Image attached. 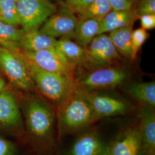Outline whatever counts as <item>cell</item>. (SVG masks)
Here are the masks:
<instances>
[{
	"instance_id": "7c38bea8",
	"label": "cell",
	"mask_w": 155,
	"mask_h": 155,
	"mask_svg": "<svg viewBox=\"0 0 155 155\" xmlns=\"http://www.w3.org/2000/svg\"><path fill=\"white\" fill-rule=\"evenodd\" d=\"M84 91L98 120L106 117L126 114L130 110L129 104L125 100L97 92Z\"/></svg>"
},
{
	"instance_id": "ba28073f",
	"label": "cell",
	"mask_w": 155,
	"mask_h": 155,
	"mask_svg": "<svg viewBox=\"0 0 155 155\" xmlns=\"http://www.w3.org/2000/svg\"><path fill=\"white\" fill-rule=\"evenodd\" d=\"M86 58L84 66L91 70L109 67L116 64L121 55L105 33L95 36L86 48Z\"/></svg>"
},
{
	"instance_id": "d4e9b609",
	"label": "cell",
	"mask_w": 155,
	"mask_h": 155,
	"mask_svg": "<svg viewBox=\"0 0 155 155\" xmlns=\"http://www.w3.org/2000/svg\"><path fill=\"white\" fill-rule=\"evenodd\" d=\"M94 0H65L63 4L79 15Z\"/></svg>"
},
{
	"instance_id": "e0dca14e",
	"label": "cell",
	"mask_w": 155,
	"mask_h": 155,
	"mask_svg": "<svg viewBox=\"0 0 155 155\" xmlns=\"http://www.w3.org/2000/svg\"><path fill=\"white\" fill-rule=\"evenodd\" d=\"M133 25L119 28L109 35L118 53L127 59L133 61L136 58L132 43Z\"/></svg>"
},
{
	"instance_id": "8992f818",
	"label": "cell",
	"mask_w": 155,
	"mask_h": 155,
	"mask_svg": "<svg viewBox=\"0 0 155 155\" xmlns=\"http://www.w3.org/2000/svg\"><path fill=\"white\" fill-rule=\"evenodd\" d=\"M20 27L26 33L38 31L57 8L51 0H21L17 2Z\"/></svg>"
},
{
	"instance_id": "f546056e",
	"label": "cell",
	"mask_w": 155,
	"mask_h": 155,
	"mask_svg": "<svg viewBox=\"0 0 155 155\" xmlns=\"http://www.w3.org/2000/svg\"><path fill=\"white\" fill-rule=\"evenodd\" d=\"M6 85H7V84H6L5 81L4 80V78L2 77L0 75V92L5 87Z\"/></svg>"
},
{
	"instance_id": "d6986e66",
	"label": "cell",
	"mask_w": 155,
	"mask_h": 155,
	"mask_svg": "<svg viewBox=\"0 0 155 155\" xmlns=\"http://www.w3.org/2000/svg\"><path fill=\"white\" fill-rule=\"evenodd\" d=\"M125 90L142 106L155 107V81L132 83L128 85Z\"/></svg>"
},
{
	"instance_id": "3957f363",
	"label": "cell",
	"mask_w": 155,
	"mask_h": 155,
	"mask_svg": "<svg viewBox=\"0 0 155 155\" xmlns=\"http://www.w3.org/2000/svg\"><path fill=\"white\" fill-rule=\"evenodd\" d=\"M27 61L36 90L56 110L64 104L77 89L75 77L47 71Z\"/></svg>"
},
{
	"instance_id": "ffe728a7",
	"label": "cell",
	"mask_w": 155,
	"mask_h": 155,
	"mask_svg": "<svg viewBox=\"0 0 155 155\" xmlns=\"http://www.w3.org/2000/svg\"><path fill=\"white\" fill-rule=\"evenodd\" d=\"M55 48L77 66L84 65L86 58V48L70 39L61 38L57 40Z\"/></svg>"
},
{
	"instance_id": "1f68e13d",
	"label": "cell",
	"mask_w": 155,
	"mask_h": 155,
	"mask_svg": "<svg viewBox=\"0 0 155 155\" xmlns=\"http://www.w3.org/2000/svg\"><path fill=\"white\" fill-rule=\"evenodd\" d=\"M134 1H135V0H130V1L132 2V4H133V2Z\"/></svg>"
},
{
	"instance_id": "5bb4252c",
	"label": "cell",
	"mask_w": 155,
	"mask_h": 155,
	"mask_svg": "<svg viewBox=\"0 0 155 155\" xmlns=\"http://www.w3.org/2000/svg\"><path fill=\"white\" fill-rule=\"evenodd\" d=\"M137 117L141 139V152L147 155H155V107L141 106Z\"/></svg>"
},
{
	"instance_id": "ac0fdd59",
	"label": "cell",
	"mask_w": 155,
	"mask_h": 155,
	"mask_svg": "<svg viewBox=\"0 0 155 155\" xmlns=\"http://www.w3.org/2000/svg\"><path fill=\"white\" fill-rule=\"evenodd\" d=\"M101 19H78L73 38L77 43L86 48L95 36L98 35Z\"/></svg>"
},
{
	"instance_id": "d6a6232c",
	"label": "cell",
	"mask_w": 155,
	"mask_h": 155,
	"mask_svg": "<svg viewBox=\"0 0 155 155\" xmlns=\"http://www.w3.org/2000/svg\"><path fill=\"white\" fill-rule=\"evenodd\" d=\"M14 1H15L16 2H18V1H21V0H14Z\"/></svg>"
},
{
	"instance_id": "7402d4cb",
	"label": "cell",
	"mask_w": 155,
	"mask_h": 155,
	"mask_svg": "<svg viewBox=\"0 0 155 155\" xmlns=\"http://www.w3.org/2000/svg\"><path fill=\"white\" fill-rule=\"evenodd\" d=\"M112 10L109 0H94L79 16L80 18L102 19Z\"/></svg>"
},
{
	"instance_id": "f1b7e54d",
	"label": "cell",
	"mask_w": 155,
	"mask_h": 155,
	"mask_svg": "<svg viewBox=\"0 0 155 155\" xmlns=\"http://www.w3.org/2000/svg\"><path fill=\"white\" fill-rule=\"evenodd\" d=\"M141 28L150 30L155 28V14H146L139 17Z\"/></svg>"
},
{
	"instance_id": "9a60e30c",
	"label": "cell",
	"mask_w": 155,
	"mask_h": 155,
	"mask_svg": "<svg viewBox=\"0 0 155 155\" xmlns=\"http://www.w3.org/2000/svg\"><path fill=\"white\" fill-rule=\"evenodd\" d=\"M136 11L111 10L104 17L101 22L99 34L110 32L119 28L133 25L136 17Z\"/></svg>"
},
{
	"instance_id": "484cf974",
	"label": "cell",
	"mask_w": 155,
	"mask_h": 155,
	"mask_svg": "<svg viewBox=\"0 0 155 155\" xmlns=\"http://www.w3.org/2000/svg\"><path fill=\"white\" fill-rule=\"evenodd\" d=\"M136 12L139 17L146 14H155V0H140Z\"/></svg>"
},
{
	"instance_id": "277c9868",
	"label": "cell",
	"mask_w": 155,
	"mask_h": 155,
	"mask_svg": "<svg viewBox=\"0 0 155 155\" xmlns=\"http://www.w3.org/2000/svg\"><path fill=\"white\" fill-rule=\"evenodd\" d=\"M0 71L9 86L21 92L36 90L27 60L20 51H13L0 46Z\"/></svg>"
},
{
	"instance_id": "9c48e42d",
	"label": "cell",
	"mask_w": 155,
	"mask_h": 155,
	"mask_svg": "<svg viewBox=\"0 0 155 155\" xmlns=\"http://www.w3.org/2000/svg\"><path fill=\"white\" fill-rule=\"evenodd\" d=\"M22 54L28 61L44 70L75 77L77 66L55 47Z\"/></svg>"
},
{
	"instance_id": "83f0119b",
	"label": "cell",
	"mask_w": 155,
	"mask_h": 155,
	"mask_svg": "<svg viewBox=\"0 0 155 155\" xmlns=\"http://www.w3.org/2000/svg\"><path fill=\"white\" fill-rule=\"evenodd\" d=\"M112 10L129 11L132 9V3L130 0H109Z\"/></svg>"
},
{
	"instance_id": "44dd1931",
	"label": "cell",
	"mask_w": 155,
	"mask_h": 155,
	"mask_svg": "<svg viewBox=\"0 0 155 155\" xmlns=\"http://www.w3.org/2000/svg\"><path fill=\"white\" fill-rule=\"evenodd\" d=\"M24 35L21 28L0 21V46L13 51H20V43Z\"/></svg>"
},
{
	"instance_id": "7a4b0ae2",
	"label": "cell",
	"mask_w": 155,
	"mask_h": 155,
	"mask_svg": "<svg viewBox=\"0 0 155 155\" xmlns=\"http://www.w3.org/2000/svg\"><path fill=\"white\" fill-rule=\"evenodd\" d=\"M56 111L58 140L78 133L98 120L84 90L78 86Z\"/></svg>"
},
{
	"instance_id": "2e32d148",
	"label": "cell",
	"mask_w": 155,
	"mask_h": 155,
	"mask_svg": "<svg viewBox=\"0 0 155 155\" xmlns=\"http://www.w3.org/2000/svg\"><path fill=\"white\" fill-rule=\"evenodd\" d=\"M56 42V39L41 33L38 30L24 32L19 45V48L22 52H36L54 48L55 47Z\"/></svg>"
},
{
	"instance_id": "4dcf8cb0",
	"label": "cell",
	"mask_w": 155,
	"mask_h": 155,
	"mask_svg": "<svg viewBox=\"0 0 155 155\" xmlns=\"http://www.w3.org/2000/svg\"><path fill=\"white\" fill-rule=\"evenodd\" d=\"M147 155L146 154H145V153H144L143 152H142L141 151L140 152V155Z\"/></svg>"
},
{
	"instance_id": "4fadbf2b",
	"label": "cell",
	"mask_w": 155,
	"mask_h": 155,
	"mask_svg": "<svg viewBox=\"0 0 155 155\" xmlns=\"http://www.w3.org/2000/svg\"><path fill=\"white\" fill-rule=\"evenodd\" d=\"M141 150V134L135 124L124 129L107 145V155H139Z\"/></svg>"
},
{
	"instance_id": "4316f807",
	"label": "cell",
	"mask_w": 155,
	"mask_h": 155,
	"mask_svg": "<svg viewBox=\"0 0 155 155\" xmlns=\"http://www.w3.org/2000/svg\"><path fill=\"white\" fill-rule=\"evenodd\" d=\"M16 146L9 140L0 137V155H16Z\"/></svg>"
},
{
	"instance_id": "5b68a950",
	"label": "cell",
	"mask_w": 155,
	"mask_h": 155,
	"mask_svg": "<svg viewBox=\"0 0 155 155\" xmlns=\"http://www.w3.org/2000/svg\"><path fill=\"white\" fill-rule=\"evenodd\" d=\"M0 130L25 141L18 93L8 85L0 92Z\"/></svg>"
},
{
	"instance_id": "cb8c5ba5",
	"label": "cell",
	"mask_w": 155,
	"mask_h": 155,
	"mask_svg": "<svg viewBox=\"0 0 155 155\" xmlns=\"http://www.w3.org/2000/svg\"><path fill=\"white\" fill-rule=\"evenodd\" d=\"M149 38V34L142 28H137L132 32V43L135 54L137 55L139 50Z\"/></svg>"
},
{
	"instance_id": "836d02e7",
	"label": "cell",
	"mask_w": 155,
	"mask_h": 155,
	"mask_svg": "<svg viewBox=\"0 0 155 155\" xmlns=\"http://www.w3.org/2000/svg\"><path fill=\"white\" fill-rule=\"evenodd\" d=\"M54 1H59L60 0H54Z\"/></svg>"
},
{
	"instance_id": "6da1fadb",
	"label": "cell",
	"mask_w": 155,
	"mask_h": 155,
	"mask_svg": "<svg viewBox=\"0 0 155 155\" xmlns=\"http://www.w3.org/2000/svg\"><path fill=\"white\" fill-rule=\"evenodd\" d=\"M17 93L25 141L37 151L52 152L56 146L58 137L55 108L40 94L18 91Z\"/></svg>"
},
{
	"instance_id": "30bf717a",
	"label": "cell",
	"mask_w": 155,
	"mask_h": 155,
	"mask_svg": "<svg viewBox=\"0 0 155 155\" xmlns=\"http://www.w3.org/2000/svg\"><path fill=\"white\" fill-rule=\"evenodd\" d=\"M78 19L74 12L63 4L61 10L48 18L39 31L54 39L73 38Z\"/></svg>"
},
{
	"instance_id": "52a82bcc",
	"label": "cell",
	"mask_w": 155,
	"mask_h": 155,
	"mask_svg": "<svg viewBox=\"0 0 155 155\" xmlns=\"http://www.w3.org/2000/svg\"><path fill=\"white\" fill-rule=\"evenodd\" d=\"M128 74L116 67H105L92 70L76 79L78 86L86 91L98 92L117 88L125 83Z\"/></svg>"
},
{
	"instance_id": "8fae6325",
	"label": "cell",
	"mask_w": 155,
	"mask_h": 155,
	"mask_svg": "<svg viewBox=\"0 0 155 155\" xmlns=\"http://www.w3.org/2000/svg\"><path fill=\"white\" fill-rule=\"evenodd\" d=\"M75 134L65 155H107L108 145L95 128L90 126Z\"/></svg>"
},
{
	"instance_id": "603a6c76",
	"label": "cell",
	"mask_w": 155,
	"mask_h": 155,
	"mask_svg": "<svg viewBox=\"0 0 155 155\" xmlns=\"http://www.w3.org/2000/svg\"><path fill=\"white\" fill-rule=\"evenodd\" d=\"M0 21L20 27L17 2L15 1L0 0Z\"/></svg>"
}]
</instances>
